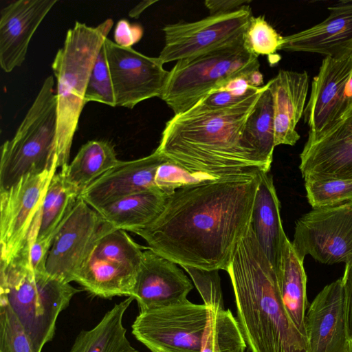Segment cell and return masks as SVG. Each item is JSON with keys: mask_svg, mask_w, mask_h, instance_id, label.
I'll list each match as a JSON object with an SVG mask.
<instances>
[{"mask_svg": "<svg viewBox=\"0 0 352 352\" xmlns=\"http://www.w3.org/2000/svg\"><path fill=\"white\" fill-rule=\"evenodd\" d=\"M260 172L181 188L151 223L132 232L182 267L227 271L251 225Z\"/></svg>", "mask_w": 352, "mask_h": 352, "instance_id": "cell-1", "label": "cell"}, {"mask_svg": "<svg viewBox=\"0 0 352 352\" xmlns=\"http://www.w3.org/2000/svg\"><path fill=\"white\" fill-rule=\"evenodd\" d=\"M265 87L230 107L208 109L195 104L174 115L166 122L155 150L188 170L217 178L269 173L243 140L247 120Z\"/></svg>", "mask_w": 352, "mask_h": 352, "instance_id": "cell-2", "label": "cell"}, {"mask_svg": "<svg viewBox=\"0 0 352 352\" xmlns=\"http://www.w3.org/2000/svg\"><path fill=\"white\" fill-rule=\"evenodd\" d=\"M236 320L250 352H310L283 303L276 274L261 248L252 224L239 242L227 271Z\"/></svg>", "mask_w": 352, "mask_h": 352, "instance_id": "cell-3", "label": "cell"}, {"mask_svg": "<svg viewBox=\"0 0 352 352\" xmlns=\"http://www.w3.org/2000/svg\"><path fill=\"white\" fill-rule=\"evenodd\" d=\"M35 239L30 232L16 253L0 262V298L10 305L34 352H41L54 338L58 316L81 290L46 272L33 270L30 251Z\"/></svg>", "mask_w": 352, "mask_h": 352, "instance_id": "cell-4", "label": "cell"}, {"mask_svg": "<svg viewBox=\"0 0 352 352\" xmlns=\"http://www.w3.org/2000/svg\"><path fill=\"white\" fill-rule=\"evenodd\" d=\"M113 25L111 19L96 27L76 21L67 31L64 45L52 64L57 82L56 157L60 170L69 164L89 75Z\"/></svg>", "mask_w": 352, "mask_h": 352, "instance_id": "cell-5", "label": "cell"}, {"mask_svg": "<svg viewBox=\"0 0 352 352\" xmlns=\"http://www.w3.org/2000/svg\"><path fill=\"white\" fill-rule=\"evenodd\" d=\"M54 87V77L47 76L14 135L1 146L0 191L25 175L57 165V96Z\"/></svg>", "mask_w": 352, "mask_h": 352, "instance_id": "cell-6", "label": "cell"}, {"mask_svg": "<svg viewBox=\"0 0 352 352\" xmlns=\"http://www.w3.org/2000/svg\"><path fill=\"white\" fill-rule=\"evenodd\" d=\"M244 35V34H243ZM258 56L238 41L208 53L177 61L160 96L175 115L184 113L228 80L259 70Z\"/></svg>", "mask_w": 352, "mask_h": 352, "instance_id": "cell-7", "label": "cell"}, {"mask_svg": "<svg viewBox=\"0 0 352 352\" xmlns=\"http://www.w3.org/2000/svg\"><path fill=\"white\" fill-rule=\"evenodd\" d=\"M143 252L125 230L113 228L97 240L75 282L94 296H131Z\"/></svg>", "mask_w": 352, "mask_h": 352, "instance_id": "cell-8", "label": "cell"}, {"mask_svg": "<svg viewBox=\"0 0 352 352\" xmlns=\"http://www.w3.org/2000/svg\"><path fill=\"white\" fill-rule=\"evenodd\" d=\"M209 314L207 305L187 299L140 312L131 332L151 352H201Z\"/></svg>", "mask_w": 352, "mask_h": 352, "instance_id": "cell-9", "label": "cell"}, {"mask_svg": "<svg viewBox=\"0 0 352 352\" xmlns=\"http://www.w3.org/2000/svg\"><path fill=\"white\" fill-rule=\"evenodd\" d=\"M292 243L302 261L309 254L324 264L347 263L352 258V200L304 214Z\"/></svg>", "mask_w": 352, "mask_h": 352, "instance_id": "cell-10", "label": "cell"}, {"mask_svg": "<svg viewBox=\"0 0 352 352\" xmlns=\"http://www.w3.org/2000/svg\"><path fill=\"white\" fill-rule=\"evenodd\" d=\"M250 5L193 22L168 24L158 58L163 64L191 58L231 44L243 36L252 16Z\"/></svg>", "mask_w": 352, "mask_h": 352, "instance_id": "cell-11", "label": "cell"}, {"mask_svg": "<svg viewBox=\"0 0 352 352\" xmlns=\"http://www.w3.org/2000/svg\"><path fill=\"white\" fill-rule=\"evenodd\" d=\"M113 228L78 197L52 243L47 273L65 283L75 282L97 240Z\"/></svg>", "mask_w": 352, "mask_h": 352, "instance_id": "cell-12", "label": "cell"}, {"mask_svg": "<svg viewBox=\"0 0 352 352\" xmlns=\"http://www.w3.org/2000/svg\"><path fill=\"white\" fill-rule=\"evenodd\" d=\"M103 47L112 80L116 107L133 109L142 101L160 98L169 71L158 57H150L132 47L106 38Z\"/></svg>", "mask_w": 352, "mask_h": 352, "instance_id": "cell-13", "label": "cell"}, {"mask_svg": "<svg viewBox=\"0 0 352 352\" xmlns=\"http://www.w3.org/2000/svg\"><path fill=\"white\" fill-rule=\"evenodd\" d=\"M57 165L23 177L0 191V262L8 261L25 241L39 216L43 199Z\"/></svg>", "mask_w": 352, "mask_h": 352, "instance_id": "cell-14", "label": "cell"}, {"mask_svg": "<svg viewBox=\"0 0 352 352\" xmlns=\"http://www.w3.org/2000/svg\"><path fill=\"white\" fill-rule=\"evenodd\" d=\"M352 80V54L336 59L324 57L313 78L304 120L309 127L307 138H315L331 129L352 106L346 89Z\"/></svg>", "mask_w": 352, "mask_h": 352, "instance_id": "cell-15", "label": "cell"}, {"mask_svg": "<svg viewBox=\"0 0 352 352\" xmlns=\"http://www.w3.org/2000/svg\"><path fill=\"white\" fill-rule=\"evenodd\" d=\"M300 160L305 181L352 179V106L331 129L307 138Z\"/></svg>", "mask_w": 352, "mask_h": 352, "instance_id": "cell-16", "label": "cell"}, {"mask_svg": "<svg viewBox=\"0 0 352 352\" xmlns=\"http://www.w3.org/2000/svg\"><path fill=\"white\" fill-rule=\"evenodd\" d=\"M192 288L175 263L148 249L143 252L131 296L143 312L185 301Z\"/></svg>", "mask_w": 352, "mask_h": 352, "instance_id": "cell-17", "label": "cell"}, {"mask_svg": "<svg viewBox=\"0 0 352 352\" xmlns=\"http://www.w3.org/2000/svg\"><path fill=\"white\" fill-rule=\"evenodd\" d=\"M310 352H345L349 340L342 278L326 285L305 316Z\"/></svg>", "mask_w": 352, "mask_h": 352, "instance_id": "cell-18", "label": "cell"}, {"mask_svg": "<svg viewBox=\"0 0 352 352\" xmlns=\"http://www.w3.org/2000/svg\"><path fill=\"white\" fill-rule=\"evenodd\" d=\"M56 0H19L1 11L0 65L8 73L23 63L34 32Z\"/></svg>", "mask_w": 352, "mask_h": 352, "instance_id": "cell-19", "label": "cell"}, {"mask_svg": "<svg viewBox=\"0 0 352 352\" xmlns=\"http://www.w3.org/2000/svg\"><path fill=\"white\" fill-rule=\"evenodd\" d=\"M320 23L283 36L279 50L316 53L342 58L352 54V0L340 1L327 8Z\"/></svg>", "mask_w": 352, "mask_h": 352, "instance_id": "cell-20", "label": "cell"}, {"mask_svg": "<svg viewBox=\"0 0 352 352\" xmlns=\"http://www.w3.org/2000/svg\"><path fill=\"white\" fill-rule=\"evenodd\" d=\"M166 160L155 150L142 158L122 161L90 184L79 197L97 210L121 197L157 188V170Z\"/></svg>", "mask_w": 352, "mask_h": 352, "instance_id": "cell-21", "label": "cell"}, {"mask_svg": "<svg viewBox=\"0 0 352 352\" xmlns=\"http://www.w3.org/2000/svg\"><path fill=\"white\" fill-rule=\"evenodd\" d=\"M267 84L274 104V144L293 146L300 138L296 127L304 113L309 75L280 70Z\"/></svg>", "mask_w": 352, "mask_h": 352, "instance_id": "cell-22", "label": "cell"}, {"mask_svg": "<svg viewBox=\"0 0 352 352\" xmlns=\"http://www.w3.org/2000/svg\"><path fill=\"white\" fill-rule=\"evenodd\" d=\"M251 224L257 241L275 272L287 239L282 225L280 201L272 177L261 171Z\"/></svg>", "mask_w": 352, "mask_h": 352, "instance_id": "cell-23", "label": "cell"}, {"mask_svg": "<svg viewBox=\"0 0 352 352\" xmlns=\"http://www.w3.org/2000/svg\"><path fill=\"white\" fill-rule=\"evenodd\" d=\"M168 197L154 188L121 197L96 210L114 228L132 232L151 223Z\"/></svg>", "mask_w": 352, "mask_h": 352, "instance_id": "cell-24", "label": "cell"}, {"mask_svg": "<svg viewBox=\"0 0 352 352\" xmlns=\"http://www.w3.org/2000/svg\"><path fill=\"white\" fill-rule=\"evenodd\" d=\"M303 261L298 257L292 242L287 239L276 270L278 289L289 316L298 330L307 338V276Z\"/></svg>", "mask_w": 352, "mask_h": 352, "instance_id": "cell-25", "label": "cell"}, {"mask_svg": "<svg viewBox=\"0 0 352 352\" xmlns=\"http://www.w3.org/2000/svg\"><path fill=\"white\" fill-rule=\"evenodd\" d=\"M134 300L129 296L108 311L89 330H82L69 352H138L126 337L124 315Z\"/></svg>", "mask_w": 352, "mask_h": 352, "instance_id": "cell-26", "label": "cell"}, {"mask_svg": "<svg viewBox=\"0 0 352 352\" xmlns=\"http://www.w3.org/2000/svg\"><path fill=\"white\" fill-rule=\"evenodd\" d=\"M121 162L111 143L90 140L81 146L72 162L60 171L66 185L79 197L90 184Z\"/></svg>", "mask_w": 352, "mask_h": 352, "instance_id": "cell-27", "label": "cell"}, {"mask_svg": "<svg viewBox=\"0 0 352 352\" xmlns=\"http://www.w3.org/2000/svg\"><path fill=\"white\" fill-rule=\"evenodd\" d=\"M243 140L256 160L270 171L275 148L274 104L268 84L248 118L243 131Z\"/></svg>", "mask_w": 352, "mask_h": 352, "instance_id": "cell-28", "label": "cell"}, {"mask_svg": "<svg viewBox=\"0 0 352 352\" xmlns=\"http://www.w3.org/2000/svg\"><path fill=\"white\" fill-rule=\"evenodd\" d=\"M78 197L66 185L63 173H56L43 199L36 242L50 249L58 229Z\"/></svg>", "mask_w": 352, "mask_h": 352, "instance_id": "cell-29", "label": "cell"}, {"mask_svg": "<svg viewBox=\"0 0 352 352\" xmlns=\"http://www.w3.org/2000/svg\"><path fill=\"white\" fill-rule=\"evenodd\" d=\"M246 343L230 309L210 308L201 352H245Z\"/></svg>", "mask_w": 352, "mask_h": 352, "instance_id": "cell-30", "label": "cell"}, {"mask_svg": "<svg viewBox=\"0 0 352 352\" xmlns=\"http://www.w3.org/2000/svg\"><path fill=\"white\" fill-rule=\"evenodd\" d=\"M305 187L313 208L352 200V179L306 180Z\"/></svg>", "mask_w": 352, "mask_h": 352, "instance_id": "cell-31", "label": "cell"}, {"mask_svg": "<svg viewBox=\"0 0 352 352\" xmlns=\"http://www.w3.org/2000/svg\"><path fill=\"white\" fill-rule=\"evenodd\" d=\"M244 44L256 56H273L282 45L283 36L271 26L263 16H252L245 30Z\"/></svg>", "mask_w": 352, "mask_h": 352, "instance_id": "cell-32", "label": "cell"}, {"mask_svg": "<svg viewBox=\"0 0 352 352\" xmlns=\"http://www.w3.org/2000/svg\"><path fill=\"white\" fill-rule=\"evenodd\" d=\"M216 179L218 178L206 173L188 170L167 158L158 167L155 183L157 188L169 196L181 188Z\"/></svg>", "mask_w": 352, "mask_h": 352, "instance_id": "cell-33", "label": "cell"}, {"mask_svg": "<svg viewBox=\"0 0 352 352\" xmlns=\"http://www.w3.org/2000/svg\"><path fill=\"white\" fill-rule=\"evenodd\" d=\"M91 101L116 107L112 80L103 45L91 69L85 95V104Z\"/></svg>", "mask_w": 352, "mask_h": 352, "instance_id": "cell-34", "label": "cell"}, {"mask_svg": "<svg viewBox=\"0 0 352 352\" xmlns=\"http://www.w3.org/2000/svg\"><path fill=\"white\" fill-rule=\"evenodd\" d=\"M0 351L34 352L21 323L2 298H0Z\"/></svg>", "mask_w": 352, "mask_h": 352, "instance_id": "cell-35", "label": "cell"}, {"mask_svg": "<svg viewBox=\"0 0 352 352\" xmlns=\"http://www.w3.org/2000/svg\"><path fill=\"white\" fill-rule=\"evenodd\" d=\"M199 292L204 304L209 308L224 309L219 270H205L183 267Z\"/></svg>", "mask_w": 352, "mask_h": 352, "instance_id": "cell-36", "label": "cell"}, {"mask_svg": "<svg viewBox=\"0 0 352 352\" xmlns=\"http://www.w3.org/2000/svg\"><path fill=\"white\" fill-rule=\"evenodd\" d=\"M143 29L137 24H131L127 20L118 21L114 30L115 43L121 47H132L142 37Z\"/></svg>", "mask_w": 352, "mask_h": 352, "instance_id": "cell-37", "label": "cell"}, {"mask_svg": "<svg viewBox=\"0 0 352 352\" xmlns=\"http://www.w3.org/2000/svg\"><path fill=\"white\" fill-rule=\"evenodd\" d=\"M345 304V318L348 338L352 340V258L345 263L342 277Z\"/></svg>", "mask_w": 352, "mask_h": 352, "instance_id": "cell-38", "label": "cell"}, {"mask_svg": "<svg viewBox=\"0 0 352 352\" xmlns=\"http://www.w3.org/2000/svg\"><path fill=\"white\" fill-rule=\"evenodd\" d=\"M249 0H206L204 3L210 14L227 13L248 6Z\"/></svg>", "mask_w": 352, "mask_h": 352, "instance_id": "cell-39", "label": "cell"}, {"mask_svg": "<svg viewBox=\"0 0 352 352\" xmlns=\"http://www.w3.org/2000/svg\"><path fill=\"white\" fill-rule=\"evenodd\" d=\"M155 1H144L140 2L135 6L129 12V16L132 18H137L138 16L149 6L155 3Z\"/></svg>", "mask_w": 352, "mask_h": 352, "instance_id": "cell-40", "label": "cell"}, {"mask_svg": "<svg viewBox=\"0 0 352 352\" xmlns=\"http://www.w3.org/2000/svg\"><path fill=\"white\" fill-rule=\"evenodd\" d=\"M345 352H352V340H348Z\"/></svg>", "mask_w": 352, "mask_h": 352, "instance_id": "cell-41", "label": "cell"}, {"mask_svg": "<svg viewBox=\"0 0 352 352\" xmlns=\"http://www.w3.org/2000/svg\"><path fill=\"white\" fill-rule=\"evenodd\" d=\"M0 352H2V351H0Z\"/></svg>", "mask_w": 352, "mask_h": 352, "instance_id": "cell-42", "label": "cell"}]
</instances>
